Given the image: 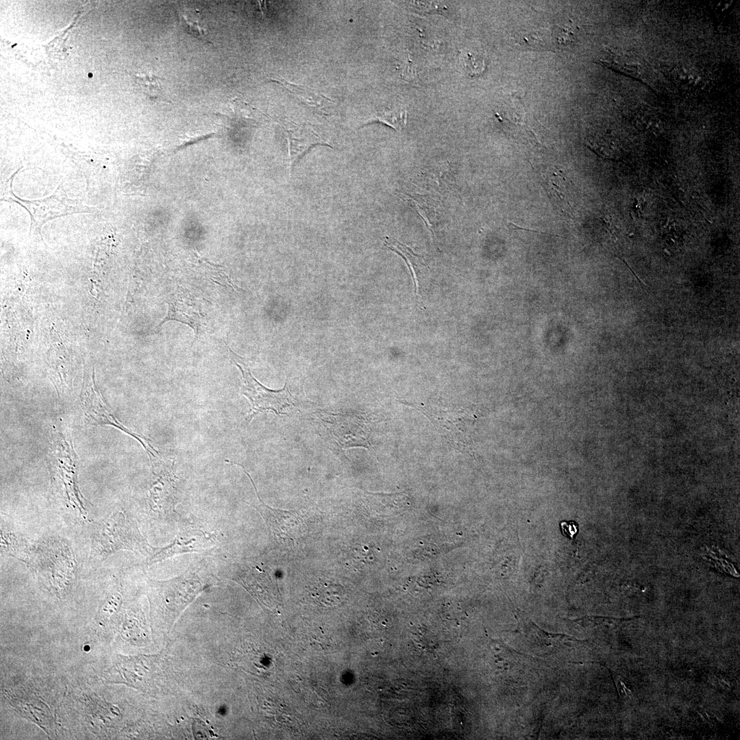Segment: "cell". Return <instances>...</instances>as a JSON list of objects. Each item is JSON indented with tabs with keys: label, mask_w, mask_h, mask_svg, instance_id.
Wrapping results in <instances>:
<instances>
[{
	"label": "cell",
	"mask_w": 740,
	"mask_h": 740,
	"mask_svg": "<svg viewBox=\"0 0 740 740\" xmlns=\"http://www.w3.org/2000/svg\"><path fill=\"white\" fill-rule=\"evenodd\" d=\"M542 184L554 205L565 215L573 214V184L557 167H547L542 172Z\"/></svg>",
	"instance_id": "cell-6"
},
{
	"label": "cell",
	"mask_w": 740,
	"mask_h": 740,
	"mask_svg": "<svg viewBox=\"0 0 740 740\" xmlns=\"http://www.w3.org/2000/svg\"><path fill=\"white\" fill-rule=\"evenodd\" d=\"M214 543V535L202 530L184 531L179 533L171 544L163 547H153L147 562L152 564L177 554L201 552L212 547Z\"/></svg>",
	"instance_id": "cell-4"
},
{
	"label": "cell",
	"mask_w": 740,
	"mask_h": 740,
	"mask_svg": "<svg viewBox=\"0 0 740 740\" xmlns=\"http://www.w3.org/2000/svg\"><path fill=\"white\" fill-rule=\"evenodd\" d=\"M83 402L84 412L95 423L108 424L121 429L140 441L149 454H151L152 456H155L153 452L156 451L148 443L146 438L131 432L117 421L113 415L108 410L95 386L91 391L86 392Z\"/></svg>",
	"instance_id": "cell-7"
},
{
	"label": "cell",
	"mask_w": 740,
	"mask_h": 740,
	"mask_svg": "<svg viewBox=\"0 0 740 740\" xmlns=\"http://www.w3.org/2000/svg\"><path fill=\"white\" fill-rule=\"evenodd\" d=\"M135 77L147 95L156 98L162 96V90L158 76L149 73Z\"/></svg>",
	"instance_id": "cell-16"
},
{
	"label": "cell",
	"mask_w": 740,
	"mask_h": 740,
	"mask_svg": "<svg viewBox=\"0 0 740 740\" xmlns=\"http://www.w3.org/2000/svg\"><path fill=\"white\" fill-rule=\"evenodd\" d=\"M590 147L602 158L614 159L620 156L619 148L612 141L600 138L589 140Z\"/></svg>",
	"instance_id": "cell-14"
},
{
	"label": "cell",
	"mask_w": 740,
	"mask_h": 740,
	"mask_svg": "<svg viewBox=\"0 0 740 740\" xmlns=\"http://www.w3.org/2000/svg\"><path fill=\"white\" fill-rule=\"evenodd\" d=\"M95 549L100 554H110L120 549L151 554V547L140 534L137 527L121 512L115 513L99 527L95 539Z\"/></svg>",
	"instance_id": "cell-2"
},
{
	"label": "cell",
	"mask_w": 740,
	"mask_h": 740,
	"mask_svg": "<svg viewBox=\"0 0 740 740\" xmlns=\"http://www.w3.org/2000/svg\"><path fill=\"white\" fill-rule=\"evenodd\" d=\"M560 526L562 534L569 539H573L578 532V524L575 521H562Z\"/></svg>",
	"instance_id": "cell-20"
},
{
	"label": "cell",
	"mask_w": 740,
	"mask_h": 740,
	"mask_svg": "<svg viewBox=\"0 0 740 740\" xmlns=\"http://www.w3.org/2000/svg\"><path fill=\"white\" fill-rule=\"evenodd\" d=\"M178 16L180 25L188 34L205 42L212 44L208 29L199 14L194 15L188 11L180 10Z\"/></svg>",
	"instance_id": "cell-12"
},
{
	"label": "cell",
	"mask_w": 740,
	"mask_h": 740,
	"mask_svg": "<svg viewBox=\"0 0 740 740\" xmlns=\"http://www.w3.org/2000/svg\"><path fill=\"white\" fill-rule=\"evenodd\" d=\"M273 81L279 83L291 94L295 95L301 102L311 108L324 109L328 108L332 102L325 97L317 93L312 90L297 84H291L283 79H274Z\"/></svg>",
	"instance_id": "cell-11"
},
{
	"label": "cell",
	"mask_w": 740,
	"mask_h": 740,
	"mask_svg": "<svg viewBox=\"0 0 740 740\" xmlns=\"http://www.w3.org/2000/svg\"><path fill=\"white\" fill-rule=\"evenodd\" d=\"M231 358L242 374V393L251 403L250 421L259 412L272 411L275 415H284L293 406V397L286 384L280 390L269 389L260 384L252 375L243 359L230 349Z\"/></svg>",
	"instance_id": "cell-1"
},
{
	"label": "cell",
	"mask_w": 740,
	"mask_h": 740,
	"mask_svg": "<svg viewBox=\"0 0 740 740\" xmlns=\"http://www.w3.org/2000/svg\"><path fill=\"white\" fill-rule=\"evenodd\" d=\"M602 62L608 66L615 68L622 73L634 77L639 75L641 69V67L639 64L629 62L628 60H626L624 58L618 56H611L610 58H608Z\"/></svg>",
	"instance_id": "cell-15"
},
{
	"label": "cell",
	"mask_w": 740,
	"mask_h": 740,
	"mask_svg": "<svg viewBox=\"0 0 740 740\" xmlns=\"http://www.w3.org/2000/svg\"><path fill=\"white\" fill-rule=\"evenodd\" d=\"M286 134L291 166L312 145L322 143L317 134L308 130L289 129Z\"/></svg>",
	"instance_id": "cell-10"
},
{
	"label": "cell",
	"mask_w": 740,
	"mask_h": 740,
	"mask_svg": "<svg viewBox=\"0 0 740 740\" xmlns=\"http://www.w3.org/2000/svg\"><path fill=\"white\" fill-rule=\"evenodd\" d=\"M386 245L389 248H391L392 250L395 251L397 253L400 254L405 259V260L406 261V263H407V264L408 266V268L410 269V272L412 273V277L414 284H415V286L416 295H419V280H418V278H417V273H416L415 269V266H414L413 262H412V260H410V258L409 257L410 252H409V251L406 250V247H403L401 245H393L392 243H391L390 242H388L387 241H386Z\"/></svg>",
	"instance_id": "cell-17"
},
{
	"label": "cell",
	"mask_w": 740,
	"mask_h": 740,
	"mask_svg": "<svg viewBox=\"0 0 740 740\" xmlns=\"http://www.w3.org/2000/svg\"><path fill=\"white\" fill-rule=\"evenodd\" d=\"M335 435L344 447H368L367 433L365 427L357 419H348L347 421H342L336 426Z\"/></svg>",
	"instance_id": "cell-9"
},
{
	"label": "cell",
	"mask_w": 740,
	"mask_h": 740,
	"mask_svg": "<svg viewBox=\"0 0 740 740\" xmlns=\"http://www.w3.org/2000/svg\"><path fill=\"white\" fill-rule=\"evenodd\" d=\"M678 79L684 84H695L698 77L691 70L682 69L678 72Z\"/></svg>",
	"instance_id": "cell-19"
},
{
	"label": "cell",
	"mask_w": 740,
	"mask_h": 740,
	"mask_svg": "<svg viewBox=\"0 0 740 740\" xmlns=\"http://www.w3.org/2000/svg\"><path fill=\"white\" fill-rule=\"evenodd\" d=\"M407 112L403 110H394L377 114L370 121H378L400 131L406 125Z\"/></svg>",
	"instance_id": "cell-13"
},
{
	"label": "cell",
	"mask_w": 740,
	"mask_h": 740,
	"mask_svg": "<svg viewBox=\"0 0 740 740\" xmlns=\"http://www.w3.org/2000/svg\"><path fill=\"white\" fill-rule=\"evenodd\" d=\"M186 299L180 294L174 296L168 304L167 315L160 325L168 321H177L189 325L197 336L202 330L204 319L196 308Z\"/></svg>",
	"instance_id": "cell-8"
},
{
	"label": "cell",
	"mask_w": 740,
	"mask_h": 740,
	"mask_svg": "<svg viewBox=\"0 0 740 740\" xmlns=\"http://www.w3.org/2000/svg\"><path fill=\"white\" fill-rule=\"evenodd\" d=\"M121 599L119 595H114L110 596L101 606L98 617L101 620H106L108 617L112 614L119 605Z\"/></svg>",
	"instance_id": "cell-18"
},
{
	"label": "cell",
	"mask_w": 740,
	"mask_h": 740,
	"mask_svg": "<svg viewBox=\"0 0 740 740\" xmlns=\"http://www.w3.org/2000/svg\"><path fill=\"white\" fill-rule=\"evenodd\" d=\"M416 408L422 411L445 438L454 443L463 441L465 415L460 410L430 403H422Z\"/></svg>",
	"instance_id": "cell-5"
},
{
	"label": "cell",
	"mask_w": 740,
	"mask_h": 740,
	"mask_svg": "<svg viewBox=\"0 0 740 740\" xmlns=\"http://www.w3.org/2000/svg\"><path fill=\"white\" fill-rule=\"evenodd\" d=\"M245 472L251 481L258 498V503L254 507L261 515L273 536L281 541H294L299 538L303 532V520L299 513L276 509L267 505L259 496L250 476L245 470Z\"/></svg>",
	"instance_id": "cell-3"
}]
</instances>
